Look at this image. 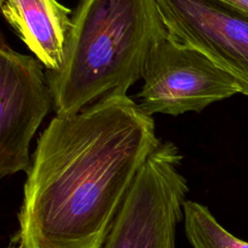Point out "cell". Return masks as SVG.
I'll list each match as a JSON object with an SVG mask.
<instances>
[{"label":"cell","instance_id":"obj_1","mask_svg":"<svg viewBox=\"0 0 248 248\" xmlns=\"http://www.w3.org/2000/svg\"><path fill=\"white\" fill-rule=\"evenodd\" d=\"M159 142L152 115L127 94L53 117L27 171L16 246L101 248Z\"/></svg>","mask_w":248,"mask_h":248},{"label":"cell","instance_id":"obj_2","mask_svg":"<svg viewBox=\"0 0 248 248\" xmlns=\"http://www.w3.org/2000/svg\"><path fill=\"white\" fill-rule=\"evenodd\" d=\"M72 19L61 68L46 75L56 115L127 94L168 37L155 0H79Z\"/></svg>","mask_w":248,"mask_h":248},{"label":"cell","instance_id":"obj_3","mask_svg":"<svg viewBox=\"0 0 248 248\" xmlns=\"http://www.w3.org/2000/svg\"><path fill=\"white\" fill-rule=\"evenodd\" d=\"M177 146L161 141L140 168L101 248H175L189 191Z\"/></svg>","mask_w":248,"mask_h":248},{"label":"cell","instance_id":"obj_4","mask_svg":"<svg viewBox=\"0 0 248 248\" xmlns=\"http://www.w3.org/2000/svg\"><path fill=\"white\" fill-rule=\"evenodd\" d=\"M142 78L139 106L149 115L201 112L214 102L240 93L228 72L200 50L169 36L152 48Z\"/></svg>","mask_w":248,"mask_h":248},{"label":"cell","instance_id":"obj_5","mask_svg":"<svg viewBox=\"0 0 248 248\" xmlns=\"http://www.w3.org/2000/svg\"><path fill=\"white\" fill-rule=\"evenodd\" d=\"M44 65L15 51L3 38L0 47V176L28 171L29 145L53 99Z\"/></svg>","mask_w":248,"mask_h":248},{"label":"cell","instance_id":"obj_6","mask_svg":"<svg viewBox=\"0 0 248 248\" xmlns=\"http://www.w3.org/2000/svg\"><path fill=\"white\" fill-rule=\"evenodd\" d=\"M168 36L206 55L248 96V16L219 0H155Z\"/></svg>","mask_w":248,"mask_h":248},{"label":"cell","instance_id":"obj_7","mask_svg":"<svg viewBox=\"0 0 248 248\" xmlns=\"http://www.w3.org/2000/svg\"><path fill=\"white\" fill-rule=\"evenodd\" d=\"M1 11L46 71H58L65 56L73 11L58 0H1Z\"/></svg>","mask_w":248,"mask_h":248},{"label":"cell","instance_id":"obj_8","mask_svg":"<svg viewBox=\"0 0 248 248\" xmlns=\"http://www.w3.org/2000/svg\"><path fill=\"white\" fill-rule=\"evenodd\" d=\"M183 218L185 234L193 248H248V242L225 230L200 202L186 201Z\"/></svg>","mask_w":248,"mask_h":248},{"label":"cell","instance_id":"obj_9","mask_svg":"<svg viewBox=\"0 0 248 248\" xmlns=\"http://www.w3.org/2000/svg\"><path fill=\"white\" fill-rule=\"evenodd\" d=\"M241 14L248 16V0H219Z\"/></svg>","mask_w":248,"mask_h":248},{"label":"cell","instance_id":"obj_10","mask_svg":"<svg viewBox=\"0 0 248 248\" xmlns=\"http://www.w3.org/2000/svg\"><path fill=\"white\" fill-rule=\"evenodd\" d=\"M8 248H19V247H17V246H10V247H8Z\"/></svg>","mask_w":248,"mask_h":248}]
</instances>
